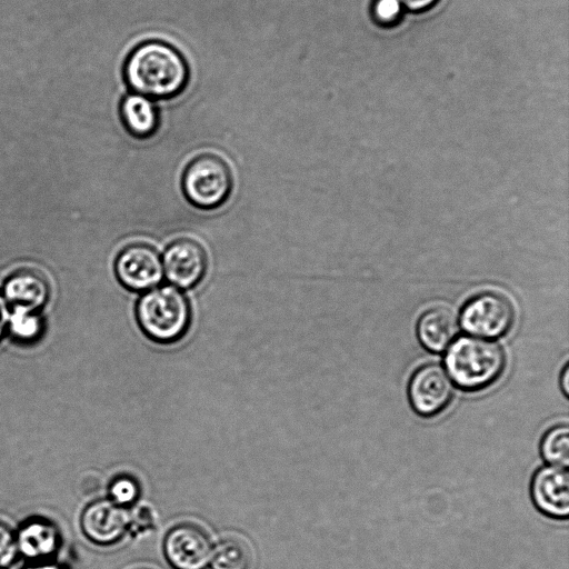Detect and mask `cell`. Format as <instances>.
<instances>
[{
  "mask_svg": "<svg viewBox=\"0 0 569 569\" xmlns=\"http://www.w3.org/2000/svg\"><path fill=\"white\" fill-rule=\"evenodd\" d=\"M124 76L136 93L163 99L174 97L184 88L188 70L183 58L172 47L151 41L129 56Z\"/></svg>",
  "mask_w": 569,
  "mask_h": 569,
  "instance_id": "obj_1",
  "label": "cell"
},
{
  "mask_svg": "<svg viewBox=\"0 0 569 569\" xmlns=\"http://www.w3.org/2000/svg\"><path fill=\"white\" fill-rule=\"evenodd\" d=\"M446 371L460 389L481 391L497 382L506 368L502 348L489 340L463 336L450 345L445 357Z\"/></svg>",
  "mask_w": 569,
  "mask_h": 569,
  "instance_id": "obj_2",
  "label": "cell"
},
{
  "mask_svg": "<svg viewBox=\"0 0 569 569\" xmlns=\"http://www.w3.org/2000/svg\"><path fill=\"white\" fill-rule=\"evenodd\" d=\"M136 318L141 331L152 341L169 345L182 339L192 320L191 306L177 287L157 286L139 298Z\"/></svg>",
  "mask_w": 569,
  "mask_h": 569,
  "instance_id": "obj_3",
  "label": "cell"
},
{
  "mask_svg": "<svg viewBox=\"0 0 569 569\" xmlns=\"http://www.w3.org/2000/svg\"><path fill=\"white\" fill-rule=\"evenodd\" d=\"M186 199L200 209L222 206L231 194L232 171L227 161L214 153H202L186 167L182 180Z\"/></svg>",
  "mask_w": 569,
  "mask_h": 569,
  "instance_id": "obj_4",
  "label": "cell"
},
{
  "mask_svg": "<svg viewBox=\"0 0 569 569\" xmlns=\"http://www.w3.org/2000/svg\"><path fill=\"white\" fill-rule=\"evenodd\" d=\"M515 311L511 302L496 292H483L471 298L462 308V328L478 337L499 338L513 325Z\"/></svg>",
  "mask_w": 569,
  "mask_h": 569,
  "instance_id": "obj_5",
  "label": "cell"
},
{
  "mask_svg": "<svg viewBox=\"0 0 569 569\" xmlns=\"http://www.w3.org/2000/svg\"><path fill=\"white\" fill-rule=\"evenodd\" d=\"M114 272L124 288L144 292L162 281V259L152 246L143 242L131 243L118 253Z\"/></svg>",
  "mask_w": 569,
  "mask_h": 569,
  "instance_id": "obj_6",
  "label": "cell"
},
{
  "mask_svg": "<svg viewBox=\"0 0 569 569\" xmlns=\"http://www.w3.org/2000/svg\"><path fill=\"white\" fill-rule=\"evenodd\" d=\"M408 397L417 415L422 418H432L450 405L453 385L442 367L428 363L418 368L411 376Z\"/></svg>",
  "mask_w": 569,
  "mask_h": 569,
  "instance_id": "obj_7",
  "label": "cell"
},
{
  "mask_svg": "<svg viewBox=\"0 0 569 569\" xmlns=\"http://www.w3.org/2000/svg\"><path fill=\"white\" fill-rule=\"evenodd\" d=\"M212 549L208 533L190 522L172 527L163 540L166 559L173 569H206Z\"/></svg>",
  "mask_w": 569,
  "mask_h": 569,
  "instance_id": "obj_8",
  "label": "cell"
},
{
  "mask_svg": "<svg viewBox=\"0 0 569 569\" xmlns=\"http://www.w3.org/2000/svg\"><path fill=\"white\" fill-rule=\"evenodd\" d=\"M163 274L179 289L193 288L204 278L208 268L207 252L191 238H179L166 249L162 258Z\"/></svg>",
  "mask_w": 569,
  "mask_h": 569,
  "instance_id": "obj_9",
  "label": "cell"
},
{
  "mask_svg": "<svg viewBox=\"0 0 569 569\" xmlns=\"http://www.w3.org/2000/svg\"><path fill=\"white\" fill-rule=\"evenodd\" d=\"M81 529L93 543L109 546L118 542L130 525V513L110 499H99L86 507Z\"/></svg>",
  "mask_w": 569,
  "mask_h": 569,
  "instance_id": "obj_10",
  "label": "cell"
},
{
  "mask_svg": "<svg viewBox=\"0 0 569 569\" xmlns=\"http://www.w3.org/2000/svg\"><path fill=\"white\" fill-rule=\"evenodd\" d=\"M531 498L537 509L549 518L565 520L569 516V473L566 468L543 466L531 481Z\"/></svg>",
  "mask_w": 569,
  "mask_h": 569,
  "instance_id": "obj_11",
  "label": "cell"
},
{
  "mask_svg": "<svg viewBox=\"0 0 569 569\" xmlns=\"http://www.w3.org/2000/svg\"><path fill=\"white\" fill-rule=\"evenodd\" d=\"M3 297L12 308L39 311L49 299V284L40 272L22 269L7 279Z\"/></svg>",
  "mask_w": 569,
  "mask_h": 569,
  "instance_id": "obj_12",
  "label": "cell"
},
{
  "mask_svg": "<svg viewBox=\"0 0 569 569\" xmlns=\"http://www.w3.org/2000/svg\"><path fill=\"white\" fill-rule=\"evenodd\" d=\"M421 345L429 351L440 352L448 348L459 331L455 315L442 307L426 311L417 326Z\"/></svg>",
  "mask_w": 569,
  "mask_h": 569,
  "instance_id": "obj_13",
  "label": "cell"
},
{
  "mask_svg": "<svg viewBox=\"0 0 569 569\" xmlns=\"http://www.w3.org/2000/svg\"><path fill=\"white\" fill-rule=\"evenodd\" d=\"M59 542L58 531L48 521L34 520L26 523L16 536L17 551L30 559L51 556Z\"/></svg>",
  "mask_w": 569,
  "mask_h": 569,
  "instance_id": "obj_14",
  "label": "cell"
},
{
  "mask_svg": "<svg viewBox=\"0 0 569 569\" xmlns=\"http://www.w3.org/2000/svg\"><path fill=\"white\" fill-rule=\"evenodd\" d=\"M121 119L130 134L151 137L158 129V112L151 100L138 93L127 96L120 108Z\"/></svg>",
  "mask_w": 569,
  "mask_h": 569,
  "instance_id": "obj_15",
  "label": "cell"
},
{
  "mask_svg": "<svg viewBox=\"0 0 569 569\" xmlns=\"http://www.w3.org/2000/svg\"><path fill=\"white\" fill-rule=\"evenodd\" d=\"M210 566L211 569H249V550L237 539H222L212 549Z\"/></svg>",
  "mask_w": 569,
  "mask_h": 569,
  "instance_id": "obj_16",
  "label": "cell"
},
{
  "mask_svg": "<svg viewBox=\"0 0 569 569\" xmlns=\"http://www.w3.org/2000/svg\"><path fill=\"white\" fill-rule=\"evenodd\" d=\"M541 457L551 466L566 468L569 465V428L559 425L549 429L541 439Z\"/></svg>",
  "mask_w": 569,
  "mask_h": 569,
  "instance_id": "obj_17",
  "label": "cell"
},
{
  "mask_svg": "<svg viewBox=\"0 0 569 569\" xmlns=\"http://www.w3.org/2000/svg\"><path fill=\"white\" fill-rule=\"evenodd\" d=\"M8 329L17 340L32 341L41 336L43 321L39 311L17 307L9 316Z\"/></svg>",
  "mask_w": 569,
  "mask_h": 569,
  "instance_id": "obj_18",
  "label": "cell"
},
{
  "mask_svg": "<svg viewBox=\"0 0 569 569\" xmlns=\"http://www.w3.org/2000/svg\"><path fill=\"white\" fill-rule=\"evenodd\" d=\"M140 491L139 481L130 475L117 476L108 487L109 499L127 509L138 501Z\"/></svg>",
  "mask_w": 569,
  "mask_h": 569,
  "instance_id": "obj_19",
  "label": "cell"
},
{
  "mask_svg": "<svg viewBox=\"0 0 569 569\" xmlns=\"http://www.w3.org/2000/svg\"><path fill=\"white\" fill-rule=\"evenodd\" d=\"M370 13L377 26L392 28L401 22L405 8L400 0H373Z\"/></svg>",
  "mask_w": 569,
  "mask_h": 569,
  "instance_id": "obj_20",
  "label": "cell"
},
{
  "mask_svg": "<svg viewBox=\"0 0 569 569\" xmlns=\"http://www.w3.org/2000/svg\"><path fill=\"white\" fill-rule=\"evenodd\" d=\"M16 552V536L8 526L0 522V566L11 562Z\"/></svg>",
  "mask_w": 569,
  "mask_h": 569,
  "instance_id": "obj_21",
  "label": "cell"
},
{
  "mask_svg": "<svg viewBox=\"0 0 569 569\" xmlns=\"http://www.w3.org/2000/svg\"><path fill=\"white\" fill-rule=\"evenodd\" d=\"M101 488L102 480L96 473H87L79 481V490L87 497L98 493Z\"/></svg>",
  "mask_w": 569,
  "mask_h": 569,
  "instance_id": "obj_22",
  "label": "cell"
},
{
  "mask_svg": "<svg viewBox=\"0 0 569 569\" xmlns=\"http://www.w3.org/2000/svg\"><path fill=\"white\" fill-rule=\"evenodd\" d=\"M405 10L412 13H422L436 7L440 0H400Z\"/></svg>",
  "mask_w": 569,
  "mask_h": 569,
  "instance_id": "obj_23",
  "label": "cell"
},
{
  "mask_svg": "<svg viewBox=\"0 0 569 569\" xmlns=\"http://www.w3.org/2000/svg\"><path fill=\"white\" fill-rule=\"evenodd\" d=\"M9 316L8 303L4 297L0 295V339L8 329Z\"/></svg>",
  "mask_w": 569,
  "mask_h": 569,
  "instance_id": "obj_24",
  "label": "cell"
},
{
  "mask_svg": "<svg viewBox=\"0 0 569 569\" xmlns=\"http://www.w3.org/2000/svg\"><path fill=\"white\" fill-rule=\"evenodd\" d=\"M560 385L562 392L566 397L569 395V367L568 365L565 366L561 375H560Z\"/></svg>",
  "mask_w": 569,
  "mask_h": 569,
  "instance_id": "obj_25",
  "label": "cell"
},
{
  "mask_svg": "<svg viewBox=\"0 0 569 569\" xmlns=\"http://www.w3.org/2000/svg\"><path fill=\"white\" fill-rule=\"evenodd\" d=\"M30 569H60V568L54 565H39V566L32 567Z\"/></svg>",
  "mask_w": 569,
  "mask_h": 569,
  "instance_id": "obj_26",
  "label": "cell"
}]
</instances>
